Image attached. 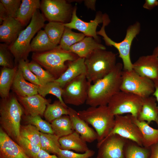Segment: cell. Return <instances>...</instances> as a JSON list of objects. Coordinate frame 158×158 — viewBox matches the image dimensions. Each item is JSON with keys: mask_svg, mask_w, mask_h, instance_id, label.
Here are the masks:
<instances>
[{"mask_svg": "<svg viewBox=\"0 0 158 158\" xmlns=\"http://www.w3.org/2000/svg\"><path fill=\"white\" fill-rule=\"evenodd\" d=\"M123 64L117 63L108 75L90 85L85 103L90 107L107 105L111 98L121 91Z\"/></svg>", "mask_w": 158, "mask_h": 158, "instance_id": "obj_1", "label": "cell"}, {"mask_svg": "<svg viewBox=\"0 0 158 158\" xmlns=\"http://www.w3.org/2000/svg\"><path fill=\"white\" fill-rule=\"evenodd\" d=\"M24 111L16 95L10 93L0 101V123L1 128L13 140L20 136V121Z\"/></svg>", "mask_w": 158, "mask_h": 158, "instance_id": "obj_2", "label": "cell"}, {"mask_svg": "<svg viewBox=\"0 0 158 158\" xmlns=\"http://www.w3.org/2000/svg\"><path fill=\"white\" fill-rule=\"evenodd\" d=\"M46 18L39 9L33 15L29 24L21 32L17 38L9 48L14 58L15 67L21 60L28 61L31 52V40L35 35L44 27Z\"/></svg>", "mask_w": 158, "mask_h": 158, "instance_id": "obj_3", "label": "cell"}, {"mask_svg": "<svg viewBox=\"0 0 158 158\" xmlns=\"http://www.w3.org/2000/svg\"><path fill=\"white\" fill-rule=\"evenodd\" d=\"M85 75L88 81L94 83L109 73L115 66L116 54L106 49H97L85 58Z\"/></svg>", "mask_w": 158, "mask_h": 158, "instance_id": "obj_4", "label": "cell"}, {"mask_svg": "<svg viewBox=\"0 0 158 158\" xmlns=\"http://www.w3.org/2000/svg\"><path fill=\"white\" fill-rule=\"evenodd\" d=\"M79 57L70 51L64 50L58 45L55 48L40 52H33L32 60L39 64L55 78H59L67 68L66 61H74Z\"/></svg>", "mask_w": 158, "mask_h": 158, "instance_id": "obj_5", "label": "cell"}, {"mask_svg": "<svg viewBox=\"0 0 158 158\" xmlns=\"http://www.w3.org/2000/svg\"><path fill=\"white\" fill-rule=\"evenodd\" d=\"M103 25L100 30L97 32V35L103 37L106 45L107 46H113L118 50L119 56L123 62V70L129 71L132 69L133 63L131 61L130 53L132 42L136 35L140 31L141 25L140 22H136L130 25L127 28L126 36L123 40L119 42L112 40L107 35L105 31V27L110 22L108 16L104 14Z\"/></svg>", "mask_w": 158, "mask_h": 158, "instance_id": "obj_6", "label": "cell"}, {"mask_svg": "<svg viewBox=\"0 0 158 158\" xmlns=\"http://www.w3.org/2000/svg\"><path fill=\"white\" fill-rule=\"evenodd\" d=\"M78 116L95 129L98 142L106 137L114 127L115 116L110 112L107 105L90 107L77 112Z\"/></svg>", "mask_w": 158, "mask_h": 158, "instance_id": "obj_7", "label": "cell"}, {"mask_svg": "<svg viewBox=\"0 0 158 158\" xmlns=\"http://www.w3.org/2000/svg\"><path fill=\"white\" fill-rule=\"evenodd\" d=\"M121 91L131 93L142 98L150 96L155 88L152 80L141 76L133 69L123 70Z\"/></svg>", "mask_w": 158, "mask_h": 158, "instance_id": "obj_8", "label": "cell"}, {"mask_svg": "<svg viewBox=\"0 0 158 158\" xmlns=\"http://www.w3.org/2000/svg\"><path fill=\"white\" fill-rule=\"evenodd\" d=\"M142 98L136 95L120 91L110 99L107 106L114 116L125 114L137 118L140 111Z\"/></svg>", "mask_w": 158, "mask_h": 158, "instance_id": "obj_9", "label": "cell"}, {"mask_svg": "<svg viewBox=\"0 0 158 158\" xmlns=\"http://www.w3.org/2000/svg\"><path fill=\"white\" fill-rule=\"evenodd\" d=\"M91 84L87 80L85 73L68 83L63 88L62 98L64 103L66 104L79 106L86 102Z\"/></svg>", "mask_w": 158, "mask_h": 158, "instance_id": "obj_10", "label": "cell"}, {"mask_svg": "<svg viewBox=\"0 0 158 158\" xmlns=\"http://www.w3.org/2000/svg\"><path fill=\"white\" fill-rule=\"evenodd\" d=\"M40 8L49 22L66 23L70 21L74 8L65 0H42Z\"/></svg>", "mask_w": 158, "mask_h": 158, "instance_id": "obj_11", "label": "cell"}, {"mask_svg": "<svg viewBox=\"0 0 158 158\" xmlns=\"http://www.w3.org/2000/svg\"><path fill=\"white\" fill-rule=\"evenodd\" d=\"M114 134L118 135L143 147L142 134L138 127L133 122L130 114L115 116L114 127L105 138Z\"/></svg>", "mask_w": 158, "mask_h": 158, "instance_id": "obj_12", "label": "cell"}, {"mask_svg": "<svg viewBox=\"0 0 158 158\" xmlns=\"http://www.w3.org/2000/svg\"><path fill=\"white\" fill-rule=\"evenodd\" d=\"M127 139L118 135H111L98 142L97 158H125L124 148Z\"/></svg>", "mask_w": 158, "mask_h": 158, "instance_id": "obj_13", "label": "cell"}, {"mask_svg": "<svg viewBox=\"0 0 158 158\" xmlns=\"http://www.w3.org/2000/svg\"><path fill=\"white\" fill-rule=\"evenodd\" d=\"M77 6H75L74 7L70 21L64 23L65 26L71 29L77 30L81 32L85 36L92 37L100 43V39L97 34L96 29L99 24L103 22V14L100 11H98L96 13L93 20H91L90 22H86L77 16Z\"/></svg>", "mask_w": 158, "mask_h": 158, "instance_id": "obj_14", "label": "cell"}, {"mask_svg": "<svg viewBox=\"0 0 158 158\" xmlns=\"http://www.w3.org/2000/svg\"><path fill=\"white\" fill-rule=\"evenodd\" d=\"M16 96L26 115H43L47 105L51 101L39 94L31 96Z\"/></svg>", "mask_w": 158, "mask_h": 158, "instance_id": "obj_15", "label": "cell"}, {"mask_svg": "<svg viewBox=\"0 0 158 158\" xmlns=\"http://www.w3.org/2000/svg\"><path fill=\"white\" fill-rule=\"evenodd\" d=\"M132 69L139 75L152 80L158 78V57L153 54L139 57Z\"/></svg>", "mask_w": 158, "mask_h": 158, "instance_id": "obj_16", "label": "cell"}, {"mask_svg": "<svg viewBox=\"0 0 158 158\" xmlns=\"http://www.w3.org/2000/svg\"><path fill=\"white\" fill-rule=\"evenodd\" d=\"M0 158H30L22 148L0 128Z\"/></svg>", "mask_w": 158, "mask_h": 158, "instance_id": "obj_17", "label": "cell"}, {"mask_svg": "<svg viewBox=\"0 0 158 158\" xmlns=\"http://www.w3.org/2000/svg\"><path fill=\"white\" fill-rule=\"evenodd\" d=\"M68 114L74 130L80 135L85 142L91 143L97 140L98 136L95 130L78 115L77 112L73 108L68 107Z\"/></svg>", "mask_w": 158, "mask_h": 158, "instance_id": "obj_18", "label": "cell"}, {"mask_svg": "<svg viewBox=\"0 0 158 158\" xmlns=\"http://www.w3.org/2000/svg\"><path fill=\"white\" fill-rule=\"evenodd\" d=\"M23 26L16 18L8 17L0 26V40L8 45L13 43Z\"/></svg>", "mask_w": 158, "mask_h": 158, "instance_id": "obj_19", "label": "cell"}, {"mask_svg": "<svg viewBox=\"0 0 158 158\" xmlns=\"http://www.w3.org/2000/svg\"><path fill=\"white\" fill-rule=\"evenodd\" d=\"M85 58L78 57L76 59L68 61L67 68L65 71L55 81L63 88L66 83L83 74L85 73Z\"/></svg>", "mask_w": 158, "mask_h": 158, "instance_id": "obj_20", "label": "cell"}, {"mask_svg": "<svg viewBox=\"0 0 158 158\" xmlns=\"http://www.w3.org/2000/svg\"><path fill=\"white\" fill-rule=\"evenodd\" d=\"M17 66L11 89L16 96L25 97L38 94L39 86L26 81Z\"/></svg>", "mask_w": 158, "mask_h": 158, "instance_id": "obj_21", "label": "cell"}, {"mask_svg": "<svg viewBox=\"0 0 158 158\" xmlns=\"http://www.w3.org/2000/svg\"><path fill=\"white\" fill-rule=\"evenodd\" d=\"M97 49H106L105 47L93 37L85 36L82 40L72 45L69 51L79 57L85 58Z\"/></svg>", "mask_w": 158, "mask_h": 158, "instance_id": "obj_22", "label": "cell"}, {"mask_svg": "<svg viewBox=\"0 0 158 158\" xmlns=\"http://www.w3.org/2000/svg\"><path fill=\"white\" fill-rule=\"evenodd\" d=\"M59 142L61 148L63 150H72L77 152L83 153L89 149L87 142L75 131L69 134L59 138Z\"/></svg>", "mask_w": 158, "mask_h": 158, "instance_id": "obj_23", "label": "cell"}, {"mask_svg": "<svg viewBox=\"0 0 158 158\" xmlns=\"http://www.w3.org/2000/svg\"><path fill=\"white\" fill-rule=\"evenodd\" d=\"M154 97L150 96L142 98L141 109L137 118L140 121H146L148 124L155 121L158 116V107Z\"/></svg>", "mask_w": 158, "mask_h": 158, "instance_id": "obj_24", "label": "cell"}, {"mask_svg": "<svg viewBox=\"0 0 158 158\" xmlns=\"http://www.w3.org/2000/svg\"><path fill=\"white\" fill-rule=\"evenodd\" d=\"M133 122L138 127L142 137L143 147L150 148L158 142V129L154 128L149 125L146 121H140L137 118L130 114Z\"/></svg>", "mask_w": 158, "mask_h": 158, "instance_id": "obj_25", "label": "cell"}, {"mask_svg": "<svg viewBox=\"0 0 158 158\" xmlns=\"http://www.w3.org/2000/svg\"><path fill=\"white\" fill-rule=\"evenodd\" d=\"M39 0H22L16 18L24 26L28 23L36 11L40 8Z\"/></svg>", "mask_w": 158, "mask_h": 158, "instance_id": "obj_26", "label": "cell"}, {"mask_svg": "<svg viewBox=\"0 0 158 158\" xmlns=\"http://www.w3.org/2000/svg\"><path fill=\"white\" fill-rule=\"evenodd\" d=\"M58 45L53 43L44 30H40L32 39L30 47L31 51L44 52L53 49Z\"/></svg>", "mask_w": 158, "mask_h": 158, "instance_id": "obj_27", "label": "cell"}, {"mask_svg": "<svg viewBox=\"0 0 158 158\" xmlns=\"http://www.w3.org/2000/svg\"><path fill=\"white\" fill-rule=\"evenodd\" d=\"M17 66L13 68L2 67L0 75V95L1 98L7 97L10 94Z\"/></svg>", "mask_w": 158, "mask_h": 158, "instance_id": "obj_28", "label": "cell"}, {"mask_svg": "<svg viewBox=\"0 0 158 158\" xmlns=\"http://www.w3.org/2000/svg\"><path fill=\"white\" fill-rule=\"evenodd\" d=\"M54 134L60 138L72 133L74 130L68 115H63L51 122Z\"/></svg>", "mask_w": 158, "mask_h": 158, "instance_id": "obj_29", "label": "cell"}, {"mask_svg": "<svg viewBox=\"0 0 158 158\" xmlns=\"http://www.w3.org/2000/svg\"><path fill=\"white\" fill-rule=\"evenodd\" d=\"M59 138L54 134L40 132L41 148L49 153L56 154L61 146L59 142Z\"/></svg>", "mask_w": 158, "mask_h": 158, "instance_id": "obj_30", "label": "cell"}, {"mask_svg": "<svg viewBox=\"0 0 158 158\" xmlns=\"http://www.w3.org/2000/svg\"><path fill=\"white\" fill-rule=\"evenodd\" d=\"M68 107H65L59 100H56L47 105L43 116L46 121L51 122L63 115H68Z\"/></svg>", "mask_w": 158, "mask_h": 158, "instance_id": "obj_31", "label": "cell"}, {"mask_svg": "<svg viewBox=\"0 0 158 158\" xmlns=\"http://www.w3.org/2000/svg\"><path fill=\"white\" fill-rule=\"evenodd\" d=\"M125 158H149L150 148L141 146L127 140L124 148Z\"/></svg>", "mask_w": 158, "mask_h": 158, "instance_id": "obj_32", "label": "cell"}, {"mask_svg": "<svg viewBox=\"0 0 158 158\" xmlns=\"http://www.w3.org/2000/svg\"><path fill=\"white\" fill-rule=\"evenodd\" d=\"M85 37L83 33L74 32L71 29L65 26L58 45L62 49L69 51L70 48L72 45L80 41Z\"/></svg>", "mask_w": 158, "mask_h": 158, "instance_id": "obj_33", "label": "cell"}, {"mask_svg": "<svg viewBox=\"0 0 158 158\" xmlns=\"http://www.w3.org/2000/svg\"><path fill=\"white\" fill-rule=\"evenodd\" d=\"M44 27V30L51 42L54 44L58 45L64 30V23L57 22H49Z\"/></svg>", "mask_w": 158, "mask_h": 158, "instance_id": "obj_34", "label": "cell"}, {"mask_svg": "<svg viewBox=\"0 0 158 158\" xmlns=\"http://www.w3.org/2000/svg\"><path fill=\"white\" fill-rule=\"evenodd\" d=\"M63 91V88L58 83L54 80L44 85L39 86L38 93L44 98L47 94H52L58 98L65 107H68L62 98Z\"/></svg>", "mask_w": 158, "mask_h": 158, "instance_id": "obj_35", "label": "cell"}, {"mask_svg": "<svg viewBox=\"0 0 158 158\" xmlns=\"http://www.w3.org/2000/svg\"><path fill=\"white\" fill-rule=\"evenodd\" d=\"M28 66L30 70L38 78L41 85H44L56 80L51 73L43 69L39 64L35 61L32 60L29 62Z\"/></svg>", "mask_w": 158, "mask_h": 158, "instance_id": "obj_36", "label": "cell"}, {"mask_svg": "<svg viewBox=\"0 0 158 158\" xmlns=\"http://www.w3.org/2000/svg\"><path fill=\"white\" fill-rule=\"evenodd\" d=\"M23 119L27 124L35 126L41 132L54 134L51 124L47 121L42 119L40 115H25L24 116Z\"/></svg>", "mask_w": 158, "mask_h": 158, "instance_id": "obj_37", "label": "cell"}, {"mask_svg": "<svg viewBox=\"0 0 158 158\" xmlns=\"http://www.w3.org/2000/svg\"><path fill=\"white\" fill-rule=\"evenodd\" d=\"M40 132L35 126L30 124L21 126L20 135L40 147Z\"/></svg>", "mask_w": 158, "mask_h": 158, "instance_id": "obj_38", "label": "cell"}, {"mask_svg": "<svg viewBox=\"0 0 158 158\" xmlns=\"http://www.w3.org/2000/svg\"><path fill=\"white\" fill-rule=\"evenodd\" d=\"M16 141L30 158H37L40 147L20 136Z\"/></svg>", "mask_w": 158, "mask_h": 158, "instance_id": "obj_39", "label": "cell"}, {"mask_svg": "<svg viewBox=\"0 0 158 158\" xmlns=\"http://www.w3.org/2000/svg\"><path fill=\"white\" fill-rule=\"evenodd\" d=\"M8 46L4 43L0 44V65L2 67L13 68L15 67L14 58Z\"/></svg>", "mask_w": 158, "mask_h": 158, "instance_id": "obj_40", "label": "cell"}, {"mask_svg": "<svg viewBox=\"0 0 158 158\" xmlns=\"http://www.w3.org/2000/svg\"><path fill=\"white\" fill-rule=\"evenodd\" d=\"M28 60H21L18 62L17 66L21 70L23 77L25 80L39 86L41 85L37 76L30 70L28 66Z\"/></svg>", "mask_w": 158, "mask_h": 158, "instance_id": "obj_41", "label": "cell"}, {"mask_svg": "<svg viewBox=\"0 0 158 158\" xmlns=\"http://www.w3.org/2000/svg\"><path fill=\"white\" fill-rule=\"evenodd\" d=\"M95 152L89 149L83 153H78L72 151L60 149L56 154L58 158H89L95 154Z\"/></svg>", "mask_w": 158, "mask_h": 158, "instance_id": "obj_42", "label": "cell"}, {"mask_svg": "<svg viewBox=\"0 0 158 158\" xmlns=\"http://www.w3.org/2000/svg\"><path fill=\"white\" fill-rule=\"evenodd\" d=\"M6 11L9 17L16 18L21 3L20 0H0Z\"/></svg>", "mask_w": 158, "mask_h": 158, "instance_id": "obj_43", "label": "cell"}, {"mask_svg": "<svg viewBox=\"0 0 158 158\" xmlns=\"http://www.w3.org/2000/svg\"><path fill=\"white\" fill-rule=\"evenodd\" d=\"M158 5V1L157 0H145L143 7L147 9L151 10Z\"/></svg>", "mask_w": 158, "mask_h": 158, "instance_id": "obj_44", "label": "cell"}, {"mask_svg": "<svg viewBox=\"0 0 158 158\" xmlns=\"http://www.w3.org/2000/svg\"><path fill=\"white\" fill-rule=\"evenodd\" d=\"M149 158H158V142L150 147Z\"/></svg>", "mask_w": 158, "mask_h": 158, "instance_id": "obj_45", "label": "cell"}, {"mask_svg": "<svg viewBox=\"0 0 158 158\" xmlns=\"http://www.w3.org/2000/svg\"><path fill=\"white\" fill-rule=\"evenodd\" d=\"M37 158H58L56 154L51 155L44 150L41 149Z\"/></svg>", "mask_w": 158, "mask_h": 158, "instance_id": "obj_46", "label": "cell"}, {"mask_svg": "<svg viewBox=\"0 0 158 158\" xmlns=\"http://www.w3.org/2000/svg\"><path fill=\"white\" fill-rule=\"evenodd\" d=\"M9 17L7 12L5 8L0 2V23L2 24L3 22Z\"/></svg>", "mask_w": 158, "mask_h": 158, "instance_id": "obj_47", "label": "cell"}, {"mask_svg": "<svg viewBox=\"0 0 158 158\" xmlns=\"http://www.w3.org/2000/svg\"><path fill=\"white\" fill-rule=\"evenodd\" d=\"M85 5L88 8H90L93 11L96 10L95 0H85L83 1Z\"/></svg>", "mask_w": 158, "mask_h": 158, "instance_id": "obj_48", "label": "cell"}, {"mask_svg": "<svg viewBox=\"0 0 158 158\" xmlns=\"http://www.w3.org/2000/svg\"><path fill=\"white\" fill-rule=\"evenodd\" d=\"M153 80L154 83L155 90L152 95L156 98L158 103V78Z\"/></svg>", "mask_w": 158, "mask_h": 158, "instance_id": "obj_49", "label": "cell"}, {"mask_svg": "<svg viewBox=\"0 0 158 158\" xmlns=\"http://www.w3.org/2000/svg\"><path fill=\"white\" fill-rule=\"evenodd\" d=\"M152 54L158 57V45L154 50Z\"/></svg>", "mask_w": 158, "mask_h": 158, "instance_id": "obj_50", "label": "cell"}, {"mask_svg": "<svg viewBox=\"0 0 158 158\" xmlns=\"http://www.w3.org/2000/svg\"><path fill=\"white\" fill-rule=\"evenodd\" d=\"M156 122V123L157 125L158 126V116L157 117V118L155 121Z\"/></svg>", "mask_w": 158, "mask_h": 158, "instance_id": "obj_51", "label": "cell"}, {"mask_svg": "<svg viewBox=\"0 0 158 158\" xmlns=\"http://www.w3.org/2000/svg\"><path fill=\"white\" fill-rule=\"evenodd\" d=\"M92 158V157H90V158ZM97 158L96 157V158Z\"/></svg>", "mask_w": 158, "mask_h": 158, "instance_id": "obj_52", "label": "cell"}]
</instances>
